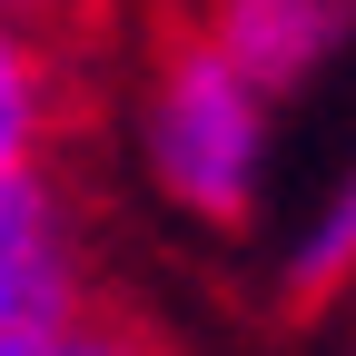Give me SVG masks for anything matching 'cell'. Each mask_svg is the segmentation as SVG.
Segmentation results:
<instances>
[{"label":"cell","mask_w":356,"mask_h":356,"mask_svg":"<svg viewBox=\"0 0 356 356\" xmlns=\"http://www.w3.org/2000/svg\"><path fill=\"white\" fill-rule=\"evenodd\" d=\"M139 168L188 218H248L267 178V89L208 30L168 40L139 79Z\"/></svg>","instance_id":"1"},{"label":"cell","mask_w":356,"mask_h":356,"mask_svg":"<svg viewBox=\"0 0 356 356\" xmlns=\"http://www.w3.org/2000/svg\"><path fill=\"white\" fill-rule=\"evenodd\" d=\"M89 317V277H79V208L70 188L40 168L0 178V356L50 346L60 327Z\"/></svg>","instance_id":"2"},{"label":"cell","mask_w":356,"mask_h":356,"mask_svg":"<svg viewBox=\"0 0 356 356\" xmlns=\"http://www.w3.org/2000/svg\"><path fill=\"white\" fill-rule=\"evenodd\" d=\"M198 30L267 89V99H287V89H307V79L337 60V40H346V0H208Z\"/></svg>","instance_id":"3"},{"label":"cell","mask_w":356,"mask_h":356,"mask_svg":"<svg viewBox=\"0 0 356 356\" xmlns=\"http://www.w3.org/2000/svg\"><path fill=\"white\" fill-rule=\"evenodd\" d=\"M50 129H60V60H50V30H30L0 10V178L50 159Z\"/></svg>","instance_id":"4"},{"label":"cell","mask_w":356,"mask_h":356,"mask_svg":"<svg viewBox=\"0 0 356 356\" xmlns=\"http://www.w3.org/2000/svg\"><path fill=\"white\" fill-rule=\"evenodd\" d=\"M346 277H356V168L297 218V238H287V287H297V297H327V287H346Z\"/></svg>","instance_id":"5"},{"label":"cell","mask_w":356,"mask_h":356,"mask_svg":"<svg viewBox=\"0 0 356 356\" xmlns=\"http://www.w3.org/2000/svg\"><path fill=\"white\" fill-rule=\"evenodd\" d=\"M30 356H149V337H129L109 317H79V327H60L50 346H30Z\"/></svg>","instance_id":"6"},{"label":"cell","mask_w":356,"mask_h":356,"mask_svg":"<svg viewBox=\"0 0 356 356\" xmlns=\"http://www.w3.org/2000/svg\"><path fill=\"white\" fill-rule=\"evenodd\" d=\"M0 10H10V20H30V30H70L89 0H0Z\"/></svg>","instance_id":"7"}]
</instances>
